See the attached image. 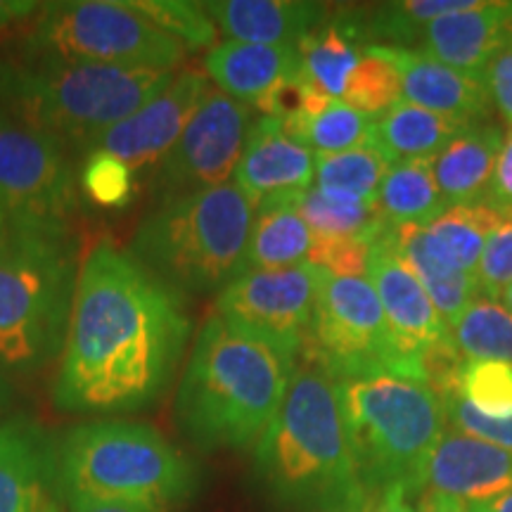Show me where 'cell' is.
<instances>
[{
	"label": "cell",
	"mask_w": 512,
	"mask_h": 512,
	"mask_svg": "<svg viewBox=\"0 0 512 512\" xmlns=\"http://www.w3.org/2000/svg\"><path fill=\"white\" fill-rule=\"evenodd\" d=\"M64 512H157L143 505L121 503V501H102V498H69L64 501Z\"/></svg>",
	"instance_id": "45"
},
{
	"label": "cell",
	"mask_w": 512,
	"mask_h": 512,
	"mask_svg": "<svg viewBox=\"0 0 512 512\" xmlns=\"http://www.w3.org/2000/svg\"><path fill=\"white\" fill-rule=\"evenodd\" d=\"M200 470L145 422L93 420L55 444V484L62 503L102 498L174 512L200 491Z\"/></svg>",
	"instance_id": "6"
},
{
	"label": "cell",
	"mask_w": 512,
	"mask_h": 512,
	"mask_svg": "<svg viewBox=\"0 0 512 512\" xmlns=\"http://www.w3.org/2000/svg\"><path fill=\"white\" fill-rule=\"evenodd\" d=\"M294 204L313 238H361L375 242L377 235L389 228L377 202H358L351 197L332 195L318 190L316 185L294 197Z\"/></svg>",
	"instance_id": "29"
},
{
	"label": "cell",
	"mask_w": 512,
	"mask_h": 512,
	"mask_svg": "<svg viewBox=\"0 0 512 512\" xmlns=\"http://www.w3.org/2000/svg\"><path fill=\"white\" fill-rule=\"evenodd\" d=\"M226 41L297 48L328 19L323 3L302 0H214L204 3Z\"/></svg>",
	"instance_id": "20"
},
{
	"label": "cell",
	"mask_w": 512,
	"mask_h": 512,
	"mask_svg": "<svg viewBox=\"0 0 512 512\" xmlns=\"http://www.w3.org/2000/svg\"><path fill=\"white\" fill-rule=\"evenodd\" d=\"M373 124V117L354 110L347 102L330 100V105L316 117L283 128L294 140L309 147L313 155H337L370 143Z\"/></svg>",
	"instance_id": "34"
},
{
	"label": "cell",
	"mask_w": 512,
	"mask_h": 512,
	"mask_svg": "<svg viewBox=\"0 0 512 512\" xmlns=\"http://www.w3.org/2000/svg\"><path fill=\"white\" fill-rule=\"evenodd\" d=\"M256 204L233 181L155 202L128 254L181 297L219 294L245 271Z\"/></svg>",
	"instance_id": "4"
},
{
	"label": "cell",
	"mask_w": 512,
	"mask_h": 512,
	"mask_svg": "<svg viewBox=\"0 0 512 512\" xmlns=\"http://www.w3.org/2000/svg\"><path fill=\"white\" fill-rule=\"evenodd\" d=\"M377 207L389 226H427L446 211V200L434 178L432 159H406L389 166L377 192Z\"/></svg>",
	"instance_id": "28"
},
{
	"label": "cell",
	"mask_w": 512,
	"mask_h": 512,
	"mask_svg": "<svg viewBox=\"0 0 512 512\" xmlns=\"http://www.w3.org/2000/svg\"><path fill=\"white\" fill-rule=\"evenodd\" d=\"M422 491H437L465 505L508 494L512 491V453L458 430L446 432L422 472Z\"/></svg>",
	"instance_id": "18"
},
{
	"label": "cell",
	"mask_w": 512,
	"mask_h": 512,
	"mask_svg": "<svg viewBox=\"0 0 512 512\" xmlns=\"http://www.w3.org/2000/svg\"><path fill=\"white\" fill-rule=\"evenodd\" d=\"M79 176L67 145L0 105V195L8 223L72 235L81 211Z\"/></svg>",
	"instance_id": "11"
},
{
	"label": "cell",
	"mask_w": 512,
	"mask_h": 512,
	"mask_svg": "<svg viewBox=\"0 0 512 512\" xmlns=\"http://www.w3.org/2000/svg\"><path fill=\"white\" fill-rule=\"evenodd\" d=\"M467 126H470L467 121L401 100L392 110L375 117L373 143L380 147L389 164L406 162V159H432Z\"/></svg>",
	"instance_id": "25"
},
{
	"label": "cell",
	"mask_w": 512,
	"mask_h": 512,
	"mask_svg": "<svg viewBox=\"0 0 512 512\" xmlns=\"http://www.w3.org/2000/svg\"><path fill=\"white\" fill-rule=\"evenodd\" d=\"M503 219L505 214L486 202L451 204V207H446L444 214H439L425 228L432 245L453 266L477 278V266L479 259H482L486 240Z\"/></svg>",
	"instance_id": "30"
},
{
	"label": "cell",
	"mask_w": 512,
	"mask_h": 512,
	"mask_svg": "<svg viewBox=\"0 0 512 512\" xmlns=\"http://www.w3.org/2000/svg\"><path fill=\"white\" fill-rule=\"evenodd\" d=\"M81 190L95 204L119 209L133 200L138 178L124 162L105 152H88L81 166Z\"/></svg>",
	"instance_id": "38"
},
{
	"label": "cell",
	"mask_w": 512,
	"mask_h": 512,
	"mask_svg": "<svg viewBox=\"0 0 512 512\" xmlns=\"http://www.w3.org/2000/svg\"><path fill=\"white\" fill-rule=\"evenodd\" d=\"M27 55L174 72L185 48L131 5V0L46 3L24 43Z\"/></svg>",
	"instance_id": "9"
},
{
	"label": "cell",
	"mask_w": 512,
	"mask_h": 512,
	"mask_svg": "<svg viewBox=\"0 0 512 512\" xmlns=\"http://www.w3.org/2000/svg\"><path fill=\"white\" fill-rule=\"evenodd\" d=\"M190 335L181 294L102 242L81 264L53 406L72 415L147 411L174 382Z\"/></svg>",
	"instance_id": "1"
},
{
	"label": "cell",
	"mask_w": 512,
	"mask_h": 512,
	"mask_svg": "<svg viewBox=\"0 0 512 512\" xmlns=\"http://www.w3.org/2000/svg\"><path fill=\"white\" fill-rule=\"evenodd\" d=\"M387 157L373 140L354 150L337 155H316V185L318 190L332 195L351 197L358 202H377V192L389 171Z\"/></svg>",
	"instance_id": "32"
},
{
	"label": "cell",
	"mask_w": 512,
	"mask_h": 512,
	"mask_svg": "<svg viewBox=\"0 0 512 512\" xmlns=\"http://www.w3.org/2000/svg\"><path fill=\"white\" fill-rule=\"evenodd\" d=\"M458 394L491 420L512 418V363L465 361L458 377Z\"/></svg>",
	"instance_id": "36"
},
{
	"label": "cell",
	"mask_w": 512,
	"mask_h": 512,
	"mask_svg": "<svg viewBox=\"0 0 512 512\" xmlns=\"http://www.w3.org/2000/svg\"><path fill=\"white\" fill-rule=\"evenodd\" d=\"M482 81L486 91H489L494 110L512 128V43L491 60Z\"/></svg>",
	"instance_id": "42"
},
{
	"label": "cell",
	"mask_w": 512,
	"mask_h": 512,
	"mask_svg": "<svg viewBox=\"0 0 512 512\" xmlns=\"http://www.w3.org/2000/svg\"><path fill=\"white\" fill-rule=\"evenodd\" d=\"M472 3L475 0H403V3H387L375 10L363 34L389 38L394 48H403L406 43H418L422 29L434 19L467 10Z\"/></svg>",
	"instance_id": "35"
},
{
	"label": "cell",
	"mask_w": 512,
	"mask_h": 512,
	"mask_svg": "<svg viewBox=\"0 0 512 512\" xmlns=\"http://www.w3.org/2000/svg\"><path fill=\"white\" fill-rule=\"evenodd\" d=\"M467 510L470 512H512V491H508V494H503V496L489 498V501L467 505Z\"/></svg>",
	"instance_id": "48"
},
{
	"label": "cell",
	"mask_w": 512,
	"mask_h": 512,
	"mask_svg": "<svg viewBox=\"0 0 512 512\" xmlns=\"http://www.w3.org/2000/svg\"><path fill=\"white\" fill-rule=\"evenodd\" d=\"M361 34L356 24L339 19H325L318 29L297 46L302 60V76L332 100H342L351 72L363 55Z\"/></svg>",
	"instance_id": "27"
},
{
	"label": "cell",
	"mask_w": 512,
	"mask_h": 512,
	"mask_svg": "<svg viewBox=\"0 0 512 512\" xmlns=\"http://www.w3.org/2000/svg\"><path fill=\"white\" fill-rule=\"evenodd\" d=\"M337 394L368 496L389 486L418 496L427 460L448 432L441 396L427 384L394 375L339 380Z\"/></svg>",
	"instance_id": "8"
},
{
	"label": "cell",
	"mask_w": 512,
	"mask_h": 512,
	"mask_svg": "<svg viewBox=\"0 0 512 512\" xmlns=\"http://www.w3.org/2000/svg\"><path fill=\"white\" fill-rule=\"evenodd\" d=\"M209 86L207 74L183 69L157 98L95 138L86 155L105 152V155L117 157L136 178L140 174H155L162 159L181 138L183 128L188 126Z\"/></svg>",
	"instance_id": "14"
},
{
	"label": "cell",
	"mask_w": 512,
	"mask_h": 512,
	"mask_svg": "<svg viewBox=\"0 0 512 512\" xmlns=\"http://www.w3.org/2000/svg\"><path fill=\"white\" fill-rule=\"evenodd\" d=\"M316 155L294 140L278 119L256 117L235 169L233 183L252 197L254 204L297 197L313 188Z\"/></svg>",
	"instance_id": "17"
},
{
	"label": "cell",
	"mask_w": 512,
	"mask_h": 512,
	"mask_svg": "<svg viewBox=\"0 0 512 512\" xmlns=\"http://www.w3.org/2000/svg\"><path fill=\"white\" fill-rule=\"evenodd\" d=\"M204 72L214 86L254 110L280 83L302 76L297 48L221 41L204 57Z\"/></svg>",
	"instance_id": "22"
},
{
	"label": "cell",
	"mask_w": 512,
	"mask_h": 512,
	"mask_svg": "<svg viewBox=\"0 0 512 512\" xmlns=\"http://www.w3.org/2000/svg\"><path fill=\"white\" fill-rule=\"evenodd\" d=\"M323 268L309 264L247 271L216 297V311L228 323L268 337L302 354L316 313Z\"/></svg>",
	"instance_id": "13"
},
{
	"label": "cell",
	"mask_w": 512,
	"mask_h": 512,
	"mask_svg": "<svg viewBox=\"0 0 512 512\" xmlns=\"http://www.w3.org/2000/svg\"><path fill=\"white\" fill-rule=\"evenodd\" d=\"M254 119L252 107L209 86L181 138L150 176L155 202L228 183Z\"/></svg>",
	"instance_id": "12"
},
{
	"label": "cell",
	"mask_w": 512,
	"mask_h": 512,
	"mask_svg": "<svg viewBox=\"0 0 512 512\" xmlns=\"http://www.w3.org/2000/svg\"><path fill=\"white\" fill-rule=\"evenodd\" d=\"M505 131L491 121L470 124L432 157L437 185L448 207L484 202Z\"/></svg>",
	"instance_id": "23"
},
{
	"label": "cell",
	"mask_w": 512,
	"mask_h": 512,
	"mask_svg": "<svg viewBox=\"0 0 512 512\" xmlns=\"http://www.w3.org/2000/svg\"><path fill=\"white\" fill-rule=\"evenodd\" d=\"M254 470L275 501L316 512H361L358 477L337 382L316 363H297L278 413L254 446Z\"/></svg>",
	"instance_id": "3"
},
{
	"label": "cell",
	"mask_w": 512,
	"mask_h": 512,
	"mask_svg": "<svg viewBox=\"0 0 512 512\" xmlns=\"http://www.w3.org/2000/svg\"><path fill=\"white\" fill-rule=\"evenodd\" d=\"M38 8L41 5L34 3V0H0V31L36 15Z\"/></svg>",
	"instance_id": "46"
},
{
	"label": "cell",
	"mask_w": 512,
	"mask_h": 512,
	"mask_svg": "<svg viewBox=\"0 0 512 512\" xmlns=\"http://www.w3.org/2000/svg\"><path fill=\"white\" fill-rule=\"evenodd\" d=\"M512 283V214L498 223L486 240L482 259L477 266L479 294L498 299Z\"/></svg>",
	"instance_id": "39"
},
{
	"label": "cell",
	"mask_w": 512,
	"mask_h": 512,
	"mask_svg": "<svg viewBox=\"0 0 512 512\" xmlns=\"http://www.w3.org/2000/svg\"><path fill=\"white\" fill-rule=\"evenodd\" d=\"M411 498L413 496L403 486H389L380 494L370 496V501L361 512H418Z\"/></svg>",
	"instance_id": "44"
},
{
	"label": "cell",
	"mask_w": 512,
	"mask_h": 512,
	"mask_svg": "<svg viewBox=\"0 0 512 512\" xmlns=\"http://www.w3.org/2000/svg\"><path fill=\"white\" fill-rule=\"evenodd\" d=\"M401 100V72L396 67L392 50L384 43H368L356 69L349 76L342 102L375 119L392 110Z\"/></svg>",
	"instance_id": "33"
},
{
	"label": "cell",
	"mask_w": 512,
	"mask_h": 512,
	"mask_svg": "<svg viewBox=\"0 0 512 512\" xmlns=\"http://www.w3.org/2000/svg\"><path fill=\"white\" fill-rule=\"evenodd\" d=\"M392 240L396 252L408 268L425 287L427 297L432 299L434 309L444 318L448 330L456 325V320L463 316V311L470 306L475 297H479V285L475 275L460 271L453 266L437 247L432 245L425 226L418 223H403L392 226Z\"/></svg>",
	"instance_id": "24"
},
{
	"label": "cell",
	"mask_w": 512,
	"mask_h": 512,
	"mask_svg": "<svg viewBox=\"0 0 512 512\" xmlns=\"http://www.w3.org/2000/svg\"><path fill=\"white\" fill-rule=\"evenodd\" d=\"M441 403H444L446 420L453 430L463 432L467 437L489 441V444L505 448V451L512 453V418L510 420L484 418V415L477 413L458 392L441 396Z\"/></svg>",
	"instance_id": "41"
},
{
	"label": "cell",
	"mask_w": 512,
	"mask_h": 512,
	"mask_svg": "<svg viewBox=\"0 0 512 512\" xmlns=\"http://www.w3.org/2000/svg\"><path fill=\"white\" fill-rule=\"evenodd\" d=\"M370 247H373V242L361 238H313L309 259L306 261L323 268L325 273L342 275V278H358V275H368Z\"/></svg>",
	"instance_id": "40"
},
{
	"label": "cell",
	"mask_w": 512,
	"mask_h": 512,
	"mask_svg": "<svg viewBox=\"0 0 512 512\" xmlns=\"http://www.w3.org/2000/svg\"><path fill=\"white\" fill-rule=\"evenodd\" d=\"M498 302H501V304L505 306V309H508V311L512 313V283L501 292V297H498Z\"/></svg>",
	"instance_id": "50"
},
{
	"label": "cell",
	"mask_w": 512,
	"mask_h": 512,
	"mask_svg": "<svg viewBox=\"0 0 512 512\" xmlns=\"http://www.w3.org/2000/svg\"><path fill=\"white\" fill-rule=\"evenodd\" d=\"M10 401H12V387H10L8 377L0 373V415H3L5 408L10 406Z\"/></svg>",
	"instance_id": "49"
},
{
	"label": "cell",
	"mask_w": 512,
	"mask_h": 512,
	"mask_svg": "<svg viewBox=\"0 0 512 512\" xmlns=\"http://www.w3.org/2000/svg\"><path fill=\"white\" fill-rule=\"evenodd\" d=\"M313 235L294 197L256 204V214L245 252V271H273L304 264L309 259Z\"/></svg>",
	"instance_id": "26"
},
{
	"label": "cell",
	"mask_w": 512,
	"mask_h": 512,
	"mask_svg": "<svg viewBox=\"0 0 512 512\" xmlns=\"http://www.w3.org/2000/svg\"><path fill=\"white\" fill-rule=\"evenodd\" d=\"M74 235L0 230V373L29 377L60 358L79 283Z\"/></svg>",
	"instance_id": "7"
},
{
	"label": "cell",
	"mask_w": 512,
	"mask_h": 512,
	"mask_svg": "<svg viewBox=\"0 0 512 512\" xmlns=\"http://www.w3.org/2000/svg\"><path fill=\"white\" fill-rule=\"evenodd\" d=\"M332 380L394 375L422 382L420 370L396 347L368 275L342 278L323 271L316 313L302 354Z\"/></svg>",
	"instance_id": "10"
},
{
	"label": "cell",
	"mask_w": 512,
	"mask_h": 512,
	"mask_svg": "<svg viewBox=\"0 0 512 512\" xmlns=\"http://www.w3.org/2000/svg\"><path fill=\"white\" fill-rule=\"evenodd\" d=\"M368 280L375 287L396 347L408 361L415 363V368L420 370L422 384H425L422 358L427 351L448 342L451 330L439 316V311L434 309L425 287L420 285L415 273L396 252L392 226L382 235H377L373 247H370Z\"/></svg>",
	"instance_id": "15"
},
{
	"label": "cell",
	"mask_w": 512,
	"mask_h": 512,
	"mask_svg": "<svg viewBox=\"0 0 512 512\" xmlns=\"http://www.w3.org/2000/svg\"><path fill=\"white\" fill-rule=\"evenodd\" d=\"M418 512H470L467 505L458 498H451L446 494H437V491H422L418 501Z\"/></svg>",
	"instance_id": "47"
},
{
	"label": "cell",
	"mask_w": 512,
	"mask_h": 512,
	"mask_svg": "<svg viewBox=\"0 0 512 512\" xmlns=\"http://www.w3.org/2000/svg\"><path fill=\"white\" fill-rule=\"evenodd\" d=\"M486 204L501 211V214H512V128L505 133L501 152H498L494 176H491L489 192H486Z\"/></svg>",
	"instance_id": "43"
},
{
	"label": "cell",
	"mask_w": 512,
	"mask_h": 512,
	"mask_svg": "<svg viewBox=\"0 0 512 512\" xmlns=\"http://www.w3.org/2000/svg\"><path fill=\"white\" fill-rule=\"evenodd\" d=\"M389 50L401 72L403 100L467 124L489 121L494 105L482 79L446 67L418 50L394 46Z\"/></svg>",
	"instance_id": "21"
},
{
	"label": "cell",
	"mask_w": 512,
	"mask_h": 512,
	"mask_svg": "<svg viewBox=\"0 0 512 512\" xmlns=\"http://www.w3.org/2000/svg\"><path fill=\"white\" fill-rule=\"evenodd\" d=\"M451 342L465 361L512 363V313L479 294L451 328Z\"/></svg>",
	"instance_id": "31"
},
{
	"label": "cell",
	"mask_w": 512,
	"mask_h": 512,
	"mask_svg": "<svg viewBox=\"0 0 512 512\" xmlns=\"http://www.w3.org/2000/svg\"><path fill=\"white\" fill-rule=\"evenodd\" d=\"M5 223H8V211H5V202H3V195H0V230L5 228Z\"/></svg>",
	"instance_id": "51"
},
{
	"label": "cell",
	"mask_w": 512,
	"mask_h": 512,
	"mask_svg": "<svg viewBox=\"0 0 512 512\" xmlns=\"http://www.w3.org/2000/svg\"><path fill=\"white\" fill-rule=\"evenodd\" d=\"M512 43V3L475 0L467 10L451 12L427 24L418 53L446 67L482 79L491 60Z\"/></svg>",
	"instance_id": "19"
},
{
	"label": "cell",
	"mask_w": 512,
	"mask_h": 512,
	"mask_svg": "<svg viewBox=\"0 0 512 512\" xmlns=\"http://www.w3.org/2000/svg\"><path fill=\"white\" fill-rule=\"evenodd\" d=\"M174 76L27 55L0 60V105L86 155L95 138L157 98Z\"/></svg>",
	"instance_id": "5"
},
{
	"label": "cell",
	"mask_w": 512,
	"mask_h": 512,
	"mask_svg": "<svg viewBox=\"0 0 512 512\" xmlns=\"http://www.w3.org/2000/svg\"><path fill=\"white\" fill-rule=\"evenodd\" d=\"M138 12L150 19L157 29L181 43L185 50L214 48L216 24L204 10V3L188 0H131Z\"/></svg>",
	"instance_id": "37"
},
{
	"label": "cell",
	"mask_w": 512,
	"mask_h": 512,
	"mask_svg": "<svg viewBox=\"0 0 512 512\" xmlns=\"http://www.w3.org/2000/svg\"><path fill=\"white\" fill-rule=\"evenodd\" d=\"M299 351L211 313L178 384V430L200 451L256 446L278 413Z\"/></svg>",
	"instance_id": "2"
},
{
	"label": "cell",
	"mask_w": 512,
	"mask_h": 512,
	"mask_svg": "<svg viewBox=\"0 0 512 512\" xmlns=\"http://www.w3.org/2000/svg\"><path fill=\"white\" fill-rule=\"evenodd\" d=\"M0 512H64L55 441L27 415L0 422Z\"/></svg>",
	"instance_id": "16"
}]
</instances>
